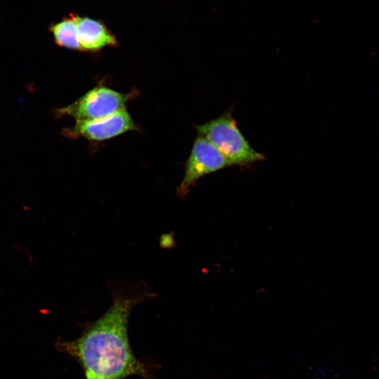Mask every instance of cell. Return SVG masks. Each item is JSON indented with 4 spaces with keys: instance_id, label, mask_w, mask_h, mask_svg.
I'll use <instances>...</instances> for the list:
<instances>
[{
    "instance_id": "cell-1",
    "label": "cell",
    "mask_w": 379,
    "mask_h": 379,
    "mask_svg": "<svg viewBox=\"0 0 379 379\" xmlns=\"http://www.w3.org/2000/svg\"><path fill=\"white\" fill-rule=\"evenodd\" d=\"M139 301L117 296L107 312L86 326L79 337L57 340L56 349L79 363L86 379H125L131 375L154 379L146 365L133 354L128 335L129 316Z\"/></svg>"
},
{
    "instance_id": "cell-2",
    "label": "cell",
    "mask_w": 379,
    "mask_h": 379,
    "mask_svg": "<svg viewBox=\"0 0 379 379\" xmlns=\"http://www.w3.org/2000/svg\"><path fill=\"white\" fill-rule=\"evenodd\" d=\"M196 129L198 136L213 145L231 166H247L265 159L263 154L256 151L242 134L230 110L197 126Z\"/></svg>"
},
{
    "instance_id": "cell-3",
    "label": "cell",
    "mask_w": 379,
    "mask_h": 379,
    "mask_svg": "<svg viewBox=\"0 0 379 379\" xmlns=\"http://www.w3.org/2000/svg\"><path fill=\"white\" fill-rule=\"evenodd\" d=\"M131 94H124L105 86H97L69 105L57 111L60 116L67 115L76 121H88L108 117L125 109Z\"/></svg>"
},
{
    "instance_id": "cell-4",
    "label": "cell",
    "mask_w": 379,
    "mask_h": 379,
    "mask_svg": "<svg viewBox=\"0 0 379 379\" xmlns=\"http://www.w3.org/2000/svg\"><path fill=\"white\" fill-rule=\"evenodd\" d=\"M231 166L226 157L209 141L198 136L185 165V175L177 189L185 197L197 181L204 175Z\"/></svg>"
},
{
    "instance_id": "cell-5",
    "label": "cell",
    "mask_w": 379,
    "mask_h": 379,
    "mask_svg": "<svg viewBox=\"0 0 379 379\" xmlns=\"http://www.w3.org/2000/svg\"><path fill=\"white\" fill-rule=\"evenodd\" d=\"M134 130H137V126L125 108L100 119L76 121L74 126L65 133L71 137L100 141Z\"/></svg>"
},
{
    "instance_id": "cell-6",
    "label": "cell",
    "mask_w": 379,
    "mask_h": 379,
    "mask_svg": "<svg viewBox=\"0 0 379 379\" xmlns=\"http://www.w3.org/2000/svg\"><path fill=\"white\" fill-rule=\"evenodd\" d=\"M82 51H98L106 46H117L112 33L100 20L73 15Z\"/></svg>"
},
{
    "instance_id": "cell-7",
    "label": "cell",
    "mask_w": 379,
    "mask_h": 379,
    "mask_svg": "<svg viewBox=\"0 0 379 379\" xmlns=\"http://www.w3.org/2000/svg\"><path fill=\"white\" fill-rule=\"evenodd\" d=\"M50 30L58 46L82 51L73 15H71L69 18L64 19L53 25Z\"/></svg>"
}]
</instances>
